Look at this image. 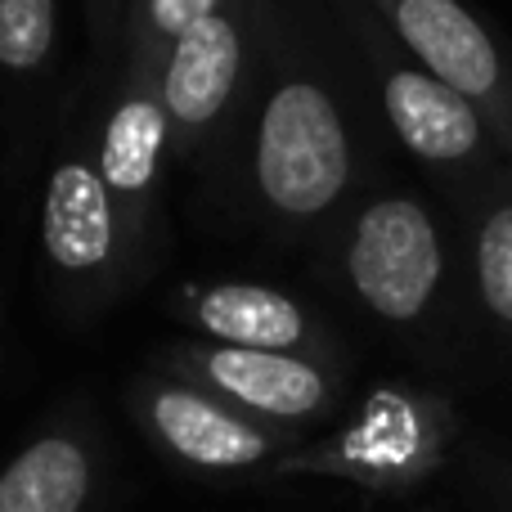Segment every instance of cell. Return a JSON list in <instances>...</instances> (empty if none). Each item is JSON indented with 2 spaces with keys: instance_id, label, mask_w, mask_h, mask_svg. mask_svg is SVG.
Returning <instances> with one entry per match:
<instances>
[{
  "instance_id": "1",
  "label": "cell",
  "mask_w": 512,
  "mask_h": 512,
  "mask_svg": "<svg viewBox=\"0 0 512 512\" xmlns=\"http://www.w3.org/2000/svg\"><path fill=\"white\" fill-rule=\"evenodd\" d=\"M391 131L333 0H270L265 54L212 203L265 239H324L382 189Z\"/></svg>"
},
{
  "instance_id": "2",
  "label": "cell",
  "mask_w": 512,
  "mask_h": 512,
  "mask_svg": "<svg viewBox=\"0 0 512 512\" xmlns=\"http://www.w3.org/2000/svg\"><path fill=\"white\" fill-rule=\"evenodd\" d=\"M333 283L378 328L436 346L472 315L463 252L441 216L409 189H373L319 239Z\"/></svg>"
},
{
  "instance_id": "3",
  "label": "cell",
  "mask_w": 512,
  "mask_h": 512,
  "mask_svg": "<svg viewBox=\"0 0 512 512\" xmlns=\"http://www.w3.org/2000/svg\"><path fill=\"white\" fill-rule=\"evenodd\" d=\"M333 9L360 54L391 144L405 149L454 207L504 176L512 167L508 153L468 99H459L436 72H427L364 0H333Z\"/></svg>"
},
{
  "instance_id": "4",
  "label": "cell",
  "mask_w": 512,
  "mask_h": 512,
  "mask_svg": "<svg viewBox=\"0 0 512 512\" xmlns=\"http://www.w3.org/2000/svg\"><path fill=\"white\" fill-rule=\"evenodd\" d=\"M41 261L54 306L68 319L104 315L153 261L117 212L90 144L59 140L50 153L41 189Z\"/></svg>"
},
{
  "instance_id": "5",
  "label": "cell",
  "mask_w": 512,
  "mask_h": 512,
  "mask_svg": "<svg viewBox=\"0 0 512 512\" xmlns=\"http://www.w3.org/2000/svg\"><path fill=\"white\" fill-rule=\"evenodd\" d=\"M265 5L225 0L198 18L167 54L158 86L171 122V162L212 185L239 140L265 54Z\"/></svg>"
},
{
  "instance_id": "6",
  "label": "cell",
  "mask_w": 512,
  "mask_h": 512,
  "mask_svg": "<svg viewBox=\"0 0 512 512\" xmlns=\"http://www.w3.org/2000/svg\"><path fill=\"white\" fill-rule=\"evenodd\" d=\"M454 441L459 414L450 396L409 382H382L351 409L342 427L279 459L265 481L328 477L351 481L369 495H409L441 472Z\"/></svg>"
},
{
  "instance_id": "7",
  "label": "cell",
  "mask_w": 512,
  "mask_h": 512,
  "mask_svg": "<svg viewBox=\"0 0 512 512\" xmlns=\"http://www.w3.org/2000/svg\"><path fill=\"white\" fill-rule=\"evenodd\" d=\"M126 409L162 459L198 477H265L306 445V436L256 423L198 382L162 369H144L126 382Z\"/></svg>"
},
{
  "instance_id": "8",
  "label": "cell",
  "mask_w": 512,
  "mask_h": 512,
  "mask_svg": "<svg viewBox=\"0 0 512 512\" xmlns=\"http://www.w3.org/2000/svg\"><path fill=\"white\" fill-rule=\"evenodd\" d=\"M149 369L198 382L203 391L221 396L225 405L243 409L256 423L283 427V432H297V436L328 423L346 400L342 364L274 355V351H243V346L203 342V337L158 346Z\"/></svg>"
},
{
  "instance_id": "9",
  "label": "cell",
  "mask_w": 512,
  "mask_h": 512,
  "mask_svg": "<svg viewBox=\"0 0 512 512\" xmlns=\"http://www.w3.org/2000/svg\"><path fill=\"white\" fill-rule=\"evenodd\" d=\"M427 72L490 122L512 162V41L468 0H364Z\"/></svg>"
},
{
  "instance_id": "10",
  "label": "cell",
  "mask_w": 512,
  "mask_h": 512,
  "mask_svg": "<svg viewBox=\"0 0 512 512\" xmlns=\"http://www.w3.org/2000/svg\"><path fill=\"white\" fill-rule=\"evenodd\" d=\"M171 319L194 328V337H203V342L301 355V360H324L346 369L342 337L333 333V324L315 306H306L301 297H292L288 288H274V283H256V279L185 283L171 297Z\"/></svg>"
},
{
  "instance_id": "11",
  "label": "cell",
  "mask_w": 512,
  "mask_h": 512,
  "mask_svg": "<svg viewBox=\"0 0 512 512\" xmlns=\"http://www.w3.org/2000/svg\"><path fill=\"white\" fill-rule=\"evenodd\" d=\"M95 162L113 194L117 212L135 230V239L149 252H158L162 225V176L171 158V122L162 104V86L153 77L117 72L108 95L104 122L95 135Z\"/></svg>"
},
{
  "instance_id": "12",
  "label": "cell",
  "mask_w": 512,
  "mask_h": 512,
  "mask_svg": "<svg viewBox=\"0 0 512 512\" xmlns=\"http://www.w3.org/2000/svg\"><path fill=\"white\" fill-rule=\"evenodd\" d=\"M99 472V432L86 414L68 409L0 468V512H90Z\"/></svg>"
},
{
  "instance_id": "13",
  "label": "cell",
  "mask_w": 512,
  "mask_h": 512,
  "mask_svg": "<svg viewBox=\"0 0 512 512\" xmlns=\"http://www.w3.org/2000/svg\"><path fill=\"white\" fill-rule=\"evenodd\" d=\"M463 225V270L477 328L512 364V167L454 207Z\"/></svg>"
},
{
  "instance_id": "14",
  "label": "cell",
  "mask_w": 512,
  "mask_h": 512,
  "mask_svg": "<svg viewBox=\"0 0 512 512\" xmlns=\"http://www.w3.org/2000/svg\"><path fill=\"white\" fill-rule=\"evenodd\" d=\"M225 0H126L122 45H117V72L135 77H162L167 54L198 18L221 9Z\"/></svg>"
},
{
  "instance_id": "15",
  "label": "cell",
  "mask_w": 512,
  "mask_h": 512,
  "mask_svg": "<svg viewBox=\"0 0 512 512\" xmlns=\"http://www.w3.org/2000/svg\"><path fill=\"white\" fill-rule=\"evenodd\" d=\"M59 41V0H0V72L32 81L50 68Z\"/></svg>"
},
{
  "instance_id": "16",
  "label": "cell",
  "mask_w": 512,
  "mask_h": 512,
  "mask_svg": "<svg viewBox=\"0 0 512 512\" xmlns=\"http://www.w3.org/2000/svg\"><path fill=\"white\" fill-rule=\"evenodd\" d=\"M126 23V0H86V27L104 54H117Z\"/></svg>"
}]
</instances>
